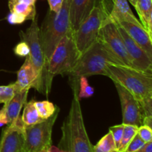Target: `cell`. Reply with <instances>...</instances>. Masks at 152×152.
Returning a JSON list of instances; mask_svg holds the SVG:
<instances>
[{"label":"cell","instance_id":"cell-7","mask_svg":"<svg viewBox=\"0 0 152 152\" xmlns=\"http://www.w3.org/2000/svg\"><path fill=\"white\" fill-rule=\"evenodd\" d=\"M108 13L106 4L95 7L73 33L74 42L80 54L97 39L101 27Z\"/></svg>","mask_w":152,"mask_h":152},{"label":"cell","instance_id":"cell-17","mask_svg":"<svg viewBox=\"0 0 152 152\" xmlns=\"http://www.w3.org/2000/svg\"><path fill=\"white\" fill-rule=\"evenodd\" d=\"M28 90H16L14 96L7 103L4 104V111L7 120V125L17 120L22 106L26 103Z\"/></svg>","mask_w":152,"mask_h":152},{"label":"cell","instance_id":"cell-12","mask_svg":"<svg viewBox=\"0 0 152 152\" xmlns=\"http://www.w3.org/2000/svg\"><path fill=\"white\" fill-rule=\"evenodd\" d=\"M25 126L19 117L3 131L0 139V152H22Z\"/></svg>","mask_w":152,"mask_h":152},{"label":"cell","instance_id":"cell-34","mask_svg":"<svg viewBox=\"0 0 152 152\" xmlns=\"http://www.w3.org/2000/svg\"><path fill=\"white\" fill-rule=\"evenodd\" d=\"M21 1H24V2L27 3L28 4H31V5H34L35 4V2L37 0H21Z\"/></svg>","mask_w":152,"mask_h":152},{"label":"cell","instance_id":"cell-28","mask_svg":"<svg viewBox=\"0 0 152 152\" xmlns=\"http://www.w3.org/2000/svg\"><path fill=\"white\" fill-rule=\"evenodd\" d=\"M145 142L140 137L139 135L137 134L134 136V137L132 139L130 143L128 145L127 148H126V151L125 152H136L137 151L142 145L145 144Z\"/></svg>","mask_w":152,"mask_h":152},{"label":"cell","instance_id":"cell-25","mask_svg":"<svg viewBox=\"0 0 152 152\" xmlns=\"http://www.w3.org/2000/svg\"><path fill=\"white\" fill-rule=\"evenodd\" d=\"M16 93V84L11 83L7 86H0V104H6L13 98Z\"/></svg>","mask_w":152,"mask_h":152},{"label":"cell","instance_id":"cell-3","mask_svg":"<svg viewBox=\"0 0 152 152\" xmlns=\"http://www.w3.org/2000/svg\"><path fill=\"white\" fill-rule=\"evenodd\" d=\"M110 64L123 65L103 44L96 39L88 48L81 53L75 65L68 73L73 88H77L82 77L93 75L106 76L107 66Z\"/></svg>","mask_w":152,"mask_h":152},{"label":"cell","instance_id":"cell-4","mask_svg":"<svg viewBox=\"0 0 152 152\" xmlns=\"http://www.w3.org/2000/svg\"><path fill=\"white\" fill-rule=\"evenodd\" d=\"M71 1V0H64L60 10L57 13L49 10L39 29L40 42L45 59V68L60 40L71 31L69 17Z\"/></svg>","mask_w":152,"mask_h":152},{"label":"cell","instance_id":"cell-2","mask_svg":"<svg viewBox=\"0 0 152 152\" xmlns=\"http://www.w3.org/2000/svg\"><path fill=\"white\" fill-rule=\"evenodd\" d=\"M73 99L69 114L62 128V137L59 148L67 152H93L83 120L78 98V88H73Z\"/></svg>","mask_w":152,"mask_h":152},{"label":"cell","instance_id":"cell-16","mask_svg":"<svg viewBox=\"0 0 152 152\" xmlns=\"http://www.w3.org/2000/svg\"><path fill=\"white\" fill-rule=\"evenodd\" d=\"M112 8L108 13V18L110 19L114 22H127L141 24L134 14L128 0H112Z\"/></svg>","mask_w":152,"mask_h":152},{"label":"cell","instance_id":"cell-32","mask_svg":"<svg viewBox=\"0 0 152 152\" xmlns=\"http://www.w3.org/2000/svg\"><path fill=\"white\" fill-rule=\"evenodd\" d=\"M136 152H152V141L145 142L137 151Z\"/></svg>","mask_w":152,"mask_h":152},{"label":"cell","instance_id":"cell-22","mask_svg":"<svg viewBox=\"0 0 152 152\" xmlns=\"http://www.w3.org/2000/svg\"><path fill=\"white\" fill-rule=\"evenodd\" d=\"M138 127L132 125H124V131L120 141V145L117 148V152H125L128 145L130 143L135 135L137 134Z\"/></svg>","mask_w":152,"mask_h":152},{"label":"cell","instance_id":"cell-24","mask_svg":"<svg viewBox=\"0 0 152 152\" xmlns=\"http://www.w3.org/2000/svg\"><path fill=\"white\" fill-rule=\"evenodd\" d=\"M78 84L80 86V91H78V94H77L79 99L88 98L93 96V94H94V89L89 85L87 77H80Z\"/></svg>","mask_w":152,"mask_h":152},{"label":"cell","instance_id":"cell-10","mask_svg":"<svg viewBox=\"0 0 152 152\" xmlns=\"http://www.w3.org/2000/svg\"><path fill=\"white\" fill-rule=\"evenodd\" d=\"M120 97L123 115V124L140 127L145 117L140 104L134 96L117 83H114Z\"/></svg>","mask_w":152,"mask_h":152},{"label":"cell","instance_id":"cell-23","mask_svg":"<svg viewBox=\"0 0 152 152\" xmlns=\"http://www.w3.org/2000/svg\"><path fill=\"white\" fill-rule=\"evenodd\" d=\"M35 106L40 117L43 120H47L51 117L57 108V107L55 106L52 102L48 100L41 101V102L35 101Z\"/></svg>","mask_w":152,"mask_h":152},{"label":"cell","instance_id":"cell-30","mask_svg":"<svg viewBox=\"0 0 152 152\" xmlns=\"http://www.w3.org/2000/svg\"><path fill=\"white\" fill-rule=\"evenodd\" d=\"M7 20L10 25H19V24L23 23L27 19L26 17L23 15L10 12V13L7 16Z\"/></svg>","mask_w":152,"mask_h":152},{"label":"cell","instance_id":"cell-11","mask_svg":"<svg viewBox=\"0 0 152 152\" xmlns=\"http://www.w3.org/2000/svg\"><path fill=\"white\" fill-rule=\"evenodd\" d=\"M114 22L123 40L132 68L152 74V59L131 38L123 27L120 26L117 22Z\"/></svg>","mask_w":152,"mask_h":152},{"label":"cell","instance_id":"cell-36","mask_svg":"<svg viewBox=\"0 0 152 152\" xmlns=\"http://www.w3.org/2000/svg\"><path fill=\"white\" fill-rule=\"evenodd\" d=\"M42 152H50V151H49V149H48V150H47V151H42Z\"/></svg>","mask_w":152,"mask_h":152},{"label":"cell","instance_id":"cell-8","mask_svg":"<svg viewBox=\"0 0 152 152\" xmlns=\"http://www.w3.org/2000/svg\"><path fill=\"white\" fill-rule=\"evenodd\" d=\"M38 17L36 16L32 19L31 25L25 31H20L22 41L27 43L30 49L28 56L34 67L37 75V82L35 89L44 94V80L45 74V59L43 54L39 36Z\"/></svg>","mask_w":152,"mask_h":152},{"label":"cell","instance_id":"cell-6","mask_svg":"<svg viewBox=\"0 0 152 152\" xmlns=\"http://www.w3.org/2000/svg\"><path fill=\"white\" fill-rule=\"evenodd\" d=\"M59 108L47 120L24 129V140L22 152H42L50 148L52 144V131L59 115Z\"/></svg>","mask_w":152,"mask_h":152},{"label":"cell","instance_id":"cell-14","mask_svg":"<svg viewBox=\"0 0 152 152\" xmlns=\"http://www.w3.org/2000/svg\"><path fill=\"white\" fill-rule=\"evenodd\" d=\"M126 31L131 38L152 59L151 35L141 24H134L127 22H116Z\"/></svg>","mask_w":152,"mask_h":152},{"label":"cell","instance_id":"cell-35","mask_svg":"<svg viewBox=\"0 0 152 152\" xmlns=\"http://www.w3.org/2000/svg\"><path fill=\"white\" fill-rule=\"evenodd\" d=\"M128 1H129V2H130L131 4L134 6V7H135V5H136V4H137V0H128Z\"/></svg>","mask_w":152,"mask_h":152},{"label":"cell","instance_id":"cell-33","mask_svg":"<svg viewBox=\"0 0 152 152\" xmlns=\"http://www.w3.org/2000/svg\"><path fill=\"white\" fill-rule=\"evenodd\" d=\"M4 125H7V117H6L5 111H4V108L0 110V127Z\"/></svg>","mask_w":152,"mask_h":152},{"label":"cell","instance_id":"cell-18","mask_svg":"<svg viewBox=\"0 0 152 152\" xmlns=\"http://www.w3.org/2000/svg\"><path fill=\"white\" fill-rule=\"evenodd\" d=\"M135 9L143 28L152 34V0H137Z\"/></svg>","mask_w":152,"mask_h":152},{"label":"cell","instance_id":"cell-19","mask_svg":"<svg viewBox=\"0 0 152 152\" xmlns=\"http://www.w3.org/2000/svg\"><path fill=\"white\" fill-rule=\"evenodd\" d=\"M8 7L10 12L22 14L26 17V19H34L37 16L35 4H28L21 0H9Z\"/></svg>","mask_w":152,"mask_h":152},{"label":"cell","instance_id":"cell-29","mask_svg":"<svg viewBox=\"0 0 152 152\" xmlns=\"http://www.w3.org/2000/svg\"><path fill=\"white\" fill-rule=\"evenodd\" d=\"M13 50H14L15 54H16L19 56H24V57L28 56L30 53L29 47L27 45V43L23 41L16 45Z\"/></svg>","mask_w":152,"mask_h":152},{"label":"cell","instance_id":"cell-1","mask_svg":"<svg viewBox=\"0 0 152 152\" xmlns=\"http://www.w3.org/2000/svg\"><path fill=\"white\" fill-rule=\"evenodd\" d=\"M107 77L129 91L139 102L145 117H152V74L124 65L110 64Z\"/></svg>","mask_w":152,"mask_h":152},{"label":"cell","instance_id":"cell-9","mask_svg":"<svg viewBox=\"0 0 152 152\" xmlns=\"http://www.w3.org/2000/svg\"><path fill=\"white\" fill-rule=\"evenodd\" d=\"M98 39L123 65L132 67L130 58L116 23L110 19L108 16L101 27Z\"/></svg>","mask_w":152,"mask_h":152},{"label":"cell","instance_id":"cell-26","mask_svg":"<svg viewBox=\"0 0 152 152\" xmlns=\"http://www.w3.org/2000/svg\"><path fill=\"white\" fill-rule=\"evenodd\" d=\"M123 131H124V125L123 123L120 125H117V126H111L109 128V132L112 134L113 139H114L115 145L117 147V151L119 145H120L122 137H123Z\"/></svg>","mask_w":152,"mask_h":152},{"label":"cell","instance_id":"cell-27","mask_svg":"<svg viewBox=\"0 0 152 152\" xmlns=\"http://www.w3.org/2000/svg\"><path fill=\"white\" fill-rule=\"evenodd\" d=\"M137 134L145 142L152 141V129L149 126L142 125L138 127Z\"/></svg>","mask_w":152,"mask_h":152},{"label":"cell","instance_id":"cell-21","mask_svg":"<svg viewBox=\"0 0 152 152\" xmlns=\"http://www.w3.org/2000/svg\"><path fill=\"white\" fill-rule=\"evenodd\" d=\"M93 152H117L111 132L102 137L100 140L93 146Z\"/></svg>","mask_w":152,"mask_h":152},{"label":"cell","instance_id":"cell-20","mask_svg":"<svg viewBox=\"0 0 152 152\" xmlns=\"http://www.w3.org/2000/svg\"><path fill=\"white\" fill-rule=\"evenodd\" d=\"M25 105V106L21 119H22V121L23 122L25 126H31V125L37 124V123H40L42 120H44L40 117L39 114L37 111V108L35 106V100L34 99L26 102Z\"/></svg>","mask_w":152,"mask_h":152},{"label":"cell","instance_id":"cell-15","mask_svg":"<svg viewBox=\"0 0 152 152\" xmlns=\"http://www.w3.org/2000/svg\"><path fill=\"white\" fill-rule=\"evenodd\" d=\"M37 75L29 56H26L23 65L17 72V80L15 83L16 90H28L37 86Z\"/></svg>","mask_w":152,"mask_h":152},{"label":"cell","instance_id":"cell-5","mask_svg":"<svg viewBox=\"0 0 152 152\" xmlns=\"http://www.w3.org/2000/svg\"><path fill=\"white\" fill-rule=\"evenodd\" d=\"M80 56L72 31L67 34L57 45L48 62L44 80V94L48 96L55 76L68 74Z\"/></svg>","mask_w":152,"mask_h":152},{"label":"cell","instance_id":"cell-31","mask_svg":"<svg viewBox=\"0 0 152 152\" xmlns=\"http://www.w3.org/2000/svg\"><path fill=\"white\" fill-rule=\"evenodd\" d=\"M64 0H48L50 7V10L57 13L60 10Z\"/></svg>","mask_w":152,"mask_h":152},{"label":"cell","instance_id":"cell-13","mask_svg":"<svg viewBox=\"0 0 152 152\" xmlns=\"http://www.w3.org/2000/svg\"><path fill=\"white\" fill-rule=\"evenodd\" d=\"M105 0H71L70 6V25L73 33L95 7L105 4Z\"/></svg>","mask_w":152,"mask_h":152}]
</instances>
